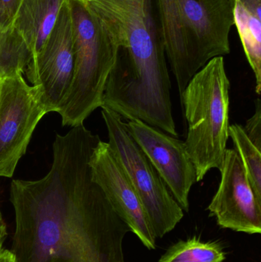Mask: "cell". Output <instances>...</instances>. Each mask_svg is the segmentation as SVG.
Masks as SVG:
<instances>
[{
  "label": "cell",
  "mask_w": 261,
  "mask_h": 262,
  "mask_svg": "<svg viewBox=\"0 0 261 262\" xmlns=\"http://www.w3.org/2000/svg\"><path fill=\"white\" fill-rule=\"evenodd\" d=\"M84 124L56 134L53 163L35 181L15 180L10 200L18 262H125L130 232L92 179L89 161L101 141Z\"/></svg>",
  "instance_id": "1"
},
{
  "label": "cell",
  "mask_w": 261,
  "mask_h": 262,
  "mask_svg": "<svg viewBox=\"0 0 261 262\" xmlns=\"http://www.w3.org/2000/svg\"><path fill=\"white\" fill-rule=\"evenodd\" d=\"M165 56L182 94L210 60L231 52L228 0H156Z\"/></svg>",
  "instance_id": "2"
},
{
  "label": "cell",
  "mask_w": 261,
  "mask_h": 262,
  "mask_svg": "<svg viewBox=\"0 0 261 262\" xmlns=\"http://www.w3.org/2000/svg\"><path fill=\"white\" fill-rule=\"evenodd\" d=\"M229 91L225 60L219 56L195 74L180 95L188 124L185 143L197 182L222 166L229 138Z\"/></svg>",
  "instance_id": "3"
},
{
  "label": "cell",
  "mask_w": 261,
  "mask_h": 262,
  "mask_svg": "<svg viewBox=\"0 0 261 262\" xmlns=\"http://www.w3.org/2000/svg\"><path fill=\"white\" fill-rule=\"evenodd\" d=\"M73 25L75 73L59 115L63 126H75L102 105L109 75L119 53V41L105 21L80 0H69Z\"/></svg>",
  "instance_id": "4"
},
{
  "label": "cell",
  "mask_w": 261,
  "mask_h": 262,
  "mask_svg": "<svg viewBox=\"0 0 261 262\" xmlns=\"http://www.w3.org/2000/svg\"><path fill=\"white\" fill-rule=\"evenodd\" d=\"M88 5L117 38V61L127 76L148 81L169 73L150 0H90Z\"/></svg>",
  "instance_id": "5"
},
{
  "label": "cell",
  "mask_w": 261,
  "mask_h": 262,
  "mask_svg": "<svg viewBox=\"0 0 261 262\" xmlns=\"http://www.w3.org/2000/svg\"><path fill=\"white\" fill-rule=\"evenodd\" d=\"M101 108L108 144L136 189L155 236L162 238L180 223L183 210L132 137L124 118L107 107Z\"/></svg>",
  "instance_id": "6"
},
{
  "label": "cell",
  "mask_w": 261,
  "mask_h": 262,
  "mask_svg": "<svg viewBox=\"0 0 261 262\" xmlns=\"http://www.w3.org/2000/svg\"><path fill=\"white\" fill-rule=\"evenodd\" d=\"M46 114L39 86L29 85L20 73L0 78V177L13 176Z\"/></svg>",
  "instance_id": "7"
},
{
  "label": "cell",
  "mask_w": 261,
  "mask_h": 262,
  "mask_svg": "<svg viewBox=\"0 0 261 262\" xmlns=\"http://www.w3.org/2000/svg\"><path fill=\"white\" fill-rule=\"evenodd\" d=\"M75 73L73 25L69 0H64L55 26L41 52L31 60L25 75L41 89L46 112H58L67 98Z\"/></svg>",
  "instance_id": "8"
},
{
  "label": "cell",
  "mask_w": 261,
  "mask_h": 262,
  "mask_svg": "<svg viewBox=\"0 0 261 262\" xmlns=\"http://www.w3.org/2000/svg\"><path fill=\"white\" fill-rule=\"evenodd\" d=\"M127 126L175 200L188 212L190 190L197 182V176L185 141L140 120H127Z\"/></svg>",
  "instance_id": "9"
},
{
  "label": "cell",
  "mask_w": 261,
  "mask_h": 262,
  "mask_svg": "<svg viewBox=\"0 0 261 262\" xmlns=\"http://www.w3.org/2000/svg\"><path fill=\"white\" fill-rule=\"evenodd\" d=\"M92 179L99 185L116 213L143 244L156 249L154 232L140 199L108 143H98L89 161Z\"/></svg>",
  "instance_id": "10"
},
{
  "label": "cell",
  "mask_w": 261,
  "mask_h": 262,
  "mask_svg": "<svg viewBox=\"0 0 261 262\" xmlns=\"http://www.w3.org/2000/svg\"><path fill=\"white\" fill-rule=\"evenodd\" d=\"M221 182L208 209L223 229L261 233V203L257 200L243 164L234 149H227Z\"/></svg>",
  "instance_id": "11"
},
{
  "label": "cell",
  "mask_w": 261,
  "mask_h": 262,
  "mask_svg": "<svg viewBox=\"0 0 261 262\" xmlns=\"http://www.w3.org/2000/svg\"><path fill=\"white\" fill-rule=\"evenodd\" d=\"M64 2L23 0L21 3L12 26L8 30L27 48L31 60L44 47Z\"/></svg>",
  "instance_id": "12"
},
{
  "label": "cell",
  "mask_w": 261,
  "mask_h": 262,
  "mask_svg": "<svg viewBox=\"0 0 261 262\" xmlns=\"http://www.w3.org/2000/svg\"><path fill=\"white\" fill-rule=\"evenodd\" d=\"M234 25L255 75V92H261V0H228Z\"/></svg>",
  "instance_id": "13"
},
{
  "label": "cell",
  "mask_w": 261,
  "mask_h": 262,
  "mask_svg": "<svg viewBox=\"0 0 261 262\" xmlns=\"http://www.w3.org/2000/svg\"><path fill=\"white\" fill-rule=\"evenodd\" d=\"M226 253L218 242H202L193 237L169 248L159 262H224Z\"/></svg>",
  "instance_id": "14"
},
{
  "label": "cell",
  "mask_w": 261,
  "mask_h": 262,
  "mask_svg": "<svg viewBox=\"0 0 261 262\" xmlns=\"http://www.w3.org/2000/svg\"><path fill=\"white\" fill-rule=\"evenodd\" d=\"M229 137L243 164L254 195L261 203V150L251 143L240 124L230 125Z\"/></svg>",
  "instance_id": "15"
},
{
  "label": "cell",
  "mask_w": 261,
  "mask_h": 262,
  "mask_svg": "<svg viewBox=\"0 0 261 262\" xmlns=\"http://www.w3.org/2000/svg\"><path fill=\"white\" fill-rule=\"evenodd\" d=\"M245 134L251 143L261 150V101L260 98L256 101L255 112L251 118L247 121L243 127Z\"/></svg>",
  "instance_id": "16"
},
{
  "label": "cell",
  "mask_w": 261,
  "mask_h": 262,
  "mask_svg": "<svg viewBox=\"0 0 261 262\" xmlns=\"http://www.w3.org/2000/svg\"><path fill=\"white\" fill-rule=\"evenodd\" d=\"M23 0H0V28L3 32L10 29Z\"/></svg>",
  "instance_id": "17"
},
{
  "label": "cell",
  "mask_w": 261,
  "mask_h": 262,
  "mask_svg": "<svg viewBox=\"0 0 261 262\" xmlns=\"http://www.w3.org/2000/svg\"><path fill=\"white\" fill-rule=\"evenodd\" d=\"M8 236L7 228H6V223L3 220V215L0 212V252L5 249L3 248L5 242Z\"/></svg>",
  "instance_id": "18"
},
{
  "label": "cell",
  "mask_w": 261,
  "mask_h": 262,
  "mask_svg": "<svg viewBox=\"0 0 261 262\" xmlns=\"http://www.w3.org/2000/svg\"><path fill=\"white\" fill-rule=\"evenodd\" d=\"M0 262H18L11 251L3 249L0 252Z\"/></svg>",
  "instance_id": "19"
},
{
  "label": "cell",
  "mask_w": 261,
  "mask_h": 262,
  "mask_svg": "<svg viewBox=\"0 0 261 262\" xmlns=\"http://www.w3.org/2000/svg\"><path fill=\"white\" fill-rule=\"evenodd\" d=\"M81 2H83V3H87L88 4L89 3H90V0H80Z\"/></svg>",
  "instance_id": "20"
},
{
  "label": "cell",
  "mask_w": 261,
  "mask_h": 262,
  "mask_svg": "<svg viewBox=\"0 0 261 262\" xmlns=\"http://www.w3.org/2000/svg\"><path fill=\"white\" fill-rule=\"evenodd\" d=\"M2 35H3V31H2L1 28H0V41H1Z\"/></svg>",
  "instance_id": "21"
}]
</instances>
